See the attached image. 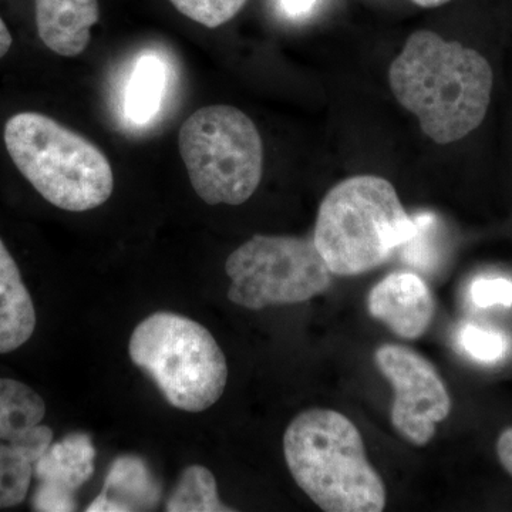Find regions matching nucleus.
Here are the masks:
<instances>
[{
    "instance_id": "nucleus-2",
    "label": "nucleus",
    "mask_w": 512,
    "mask_h": 512,
    "mask_svg": "<svg viewBox=\"0 0 512 512\" xmlns=\"http://www.w3.org/2000/svg\"><path fill=\"white\" fill-rule=\"evenodd\" d=\"M286 464L303 493L326 512H380L386 487L370 464L359 429L345 414L311 409L284 436Z\"/></svg>"
},
{
    "instance_id": "nucleus-19",
    "label": "nucleus",
    "mask_w": 512,
    "mask_h": 512,
    "mask_svg": "<svg viewBox=\"0 0 512 512\" xmlns=\"http://www.w3.org/2000/svg\"><path fill=\"white\" fill-rule=\"evenodd\" d=\"M413 220L416 222V234L400 248L403 261L420 271H430L439 258L436 248L437 218L431 212H423Z\"/></svg>"
},
{
    "instance_id": "nucleus-1",
    "label": "nucleus",
    "mask_w": 512,
    "mask_h": 512,
    "mask_svg": "<svg viewBox=\"0 0 512 512\" xmlns=\"http://www.w3.org/2000/svg\"><path fill=\"white\" fill-rule=\"evenodd\" d=\"M493 69L477 50L446 42L430 30L407 39L389 70L396 100L420 121L434 143L446 146L481 126L493 90Z\"/></svg>"
},
{
    "instance_id": "nucleus-24",
    "label": "nucleus",
    "mask_w": 512,
    "mask_h": 512,
    "mask_svg": "<svg viewBox=\"0 0 512 512\" xmlns=\"http://www.w3.org/2000/svg\"><path fill=\"white\" fill-rule=\"evenodd\" d=\"M10 46H12V35H10L8 26L3 22V19L0 18V59L3 56H6V53L9 52Z\"/></svg>"
},
{
    "instance_id": "nucleus-23",
    "label": "nucleus",
    "mask_w": 512,
    "mask_h": 512,
    "mask_svg": "<svg viewBox=\"0 0 512 512\" xmlns=\"http://www.w3.org/2000/svg\"><path fill=\"white\" fill-rule=\"evenodd\" d=\"M318 0H281L282 9L291 18H302L311 13Z\"/></svg>"
},
{
    "instance_id": "nucleus-3",
    "label": "nucleus",
    "mask_w": 512,
    "mask_h": 512,
    "mask_svg": "<svg viewBox=\"0 0 512 512\" xmlns=\"http://www.w3.org/2000/svg\"><path fill=\"white\" fill-rule=\"evenodd\" d=\"M414 234L416 222L392 183L356 175L323 198L313 239L333 275L356 276L386 264Z\"/></svg>"
},
{
    "instance_id": "nucleus-5",
    "label": "nucleus",
    "mask_w": 512,
    "mask_h": 512,
    "mask_svg": "<svg viewBox=\"0 0 512 512\" xmlns=\"http://www.w3.org/2000/svg\"><path fill=\"white\" fill-rule=\"evenodd\" d=\"M128 352L167 402L184 412L210 409L227 386V359L217 340L200 323L177 313L148 316L134 329Z\"/></svg>"
},
{
    "instance_id": "nucleus-8",
    "label": "nucleus",
    "mask_w": 512,
    "mask_h": 512,
    "mask_svg": "<svg viewBox=\"0 0 512 512\" xmlns=\"http://www.w3.org/2000/svg\"><path fill=\"white\" fill-rule=\"evenodd\" d=\"M375 362L394 389L390 413L394 430L413 446H427L437 424L451 412L450 394L440 373L426 357L402 345L380 346Z\"/></svg>"
},
{
    "instance_id": "nucleus-10",
    "label": "nucleus",
    "mask_w": 512,
    "mask_h": 512,
    "mask_svg": "<svg viewBox=\"0 0 512 512\" xmlns=\"http://www.w3.org/2000/svg\"><path fill=\"white\" fill-rule=\"evenodd\" d=\"M367 309L394 335L403 339H417L430 328L436 303L429 286L419 275L394 272L369 293Z\"/></svg>"
},
{
    "instance_id": "nucleus-17",
    "label": "nucleus",
    "mask_w": 512,
    "mask_h": 512,
    "mask_svg": "<svg viewBox=\"0 0 512 512\" xmlns=\"http://www.w3.org/2000/svg\"><path fill=\"white\" fill-rule=\"evenodd\" d=\"M165 510L170 512L234 511L221 503L214 474L202 466L185 468Z\"/></svg>"
},
{
    "instance_id": "nucleus-6",
    "label": "nucleus",
    "mask_w": 512,
    "mask_h": 512,
    "mask_svg": "<svg viewBox=\"0 0 512 512\" xmlns=\"http://www.w3.org/2000/svg\"><path fill=\"white\" fill-rule=\"evenodd\" d=\"M178 144L192 188L207 204H244L261 184V134L237 107L195 111L181 126Z\"/></svg>"
},
{
    "instance_id": "nucleus-20",
    "label": "nucleus",
    "mask_w": 512,
    "mask_h": 512,
    "mask_svg": "<svg viewBox=\"0 0 512 512\" xmlns=\"http://www.w3.org/2000/svg\"><path fill=\"white\" fill-rule=\"evenodd\" d=\"M178 12L202 26L214 29L234 19L247 0H170Z\"/></svg>"
},
{
    "instance_id": "nucleus-22",
    "label": "nucleus",
    "mask_w": 512,
    "mask_h": 512,
    "mask_svg": "<svg viewBox=\"0 0 512 512\" xmlns=\"http://www.w3.org/2000/svg\"><path fill=\"white\" fill-rule=\"evenodd\" d=\"M497 456L501 466L512 477V427L504 430L497 441Z\"/></svg>"
},
{
    "instance_id": "nucleus-21",
    "label": "nucleus",
    "mask_w": 512,
    "mask_h": 512,
    "mask_svg": "<svg viewBox=\"0 0 512 512\" xmlns=\"http://www.w3.org/2000/svg\"><path fill=\"white\" fill-rule=\"evenodd\" d=\"M470 298L481 309L512 306V281L503 276H481L471 284Z\"/></svg>"
},
{
    "instance_id": "nucleus-11",
    "label": "nucleus",
    "mask_w": 512,
    "mask_h": 512,
    "mask_svg": "<svg viewBox=\"0 0 512 512\" xmlns=\"http://www.w3.org/2000/svg\"><path fill=\"white\" fill-rule=\"evenodd\" d=\"M40 40L56 55H82L99 22V0H35Z\"/></svg>"
},
{
    "instance_id": "nucleus-9",
    "label": "nucleus",
    "mask_w": 512,
    "mask_h": 512,
    "mask_svg": "<svg viewBox=\"0 0 512 512\" xmlns=\"http://www.w3.org/2000/svg\"><path fill=\"white\" fill-rule=\"evenodd\" d=\"M94 458L96 450L87 434H69L50 444L35 466L39 480L33 497L35 511L76 510L74 494L92 478Z\"/></svg>"
},
{
    "instance_id": "nucleus-16",
    "label": "nucleus",
    "mask_w": 512,
    "mask_h": 512,
    "mask_svg": "<svg viewBox=\"0 0 512 512\" xmlns=\"http://www.w3.org/2000/svg\"><path fill=\"white\" fill-rule=\"evenodd\" d=\"M165 89L164 64L156 56L138 60L126 92V114L134 123L144 124L156 116Z\"/></svg>"
},
{
    "instance_id": "nucleus-18",
    "label": "nucleus",
    "mask_w": 512,
    "mask_h": 512,
    "mask_svg": "<svg viewBox=\"0 0 512 512\" xmlns=\"http://www.w3.org/2000/svg\"><path fill=\"white\" fill-rule=\"evenodd\" d=\"M458 348L483 365H495L507 356L510 340L498 330L464 323L457 332Z\"/></svg>"
},
{
    "instance_id": "nucleus-14",
    "label": "nucleus",
    "mask_w": 512,
    "mask_h": 512,
    "mask_svg": "<svg viewBox=\"0 0 512 512\" xmlns=\"http://www.w3.org/2000/svg\"><path fill=\"white\" fill-rule=\"evenodd\" d=\"M53 443V430L40 426L29 439L0 446V510L25 501L37 460Z\"/></svg>"
},
{
    "instance_id": "nucleus-15",
    "label": "nucleus",
    "mask_w": 512,
    "mask_h": 512,
    "mask_svg": "<svg viewBox=\"0 0 512 512\" xmlns=\"http://www.w3.org/2000/svg\"><path fill=\"white\" fill-rule=\"evenodd\" d=\"M45 414V402L28 384L0 379V440L29 439L42 426Z\"/></svg>"
},
{
    "instance_id": "nucleus-7",
    "label": "nucleus",
    "mask_w": 512,
    "mask_h": 512,
    "mask_svg": "<svg viewBox=\"0 0 512 512\" xmlns=\"http://www.w3.org/2000/svg\"><path fill=\"white\" fill-rule=\"evenodd\" d=\"M228 299L251 311L311 301L332 285L313 237L254 235L228 256Z\"/></svg>"
},
{
    "instance_id": "nucleus-13",
    "label": "nucleus",
    "mask_w": 512,
    "mask_h": 512,
    "mask_svg": "<svg viewBox=\"0 0 512 512\" xmlns=\"http://www.w3.org/2000/svg\"><path fill=\"white\" fill-rule=\"evenodd\" d=\"M36 328L32 296L19 266L0 239V355L22 348Z\"/></svg>"
},
{
    "instance_id": "nucleus-4",
    "label": "nucleus",
    "mask_w": 512,
    "mask_h": 512,
    "mask_svg": "<svg viewBox=\"0 0 512 512\" xmlns=\"http://www.w3.org/2000/svg\"><path fill=\"white\" fill-rule=\"evenodd\" d=\"M5 144L23 177L60 210H94L113 194V170L103 151L45 114L10 117Z\"/></svg>"
},
{
    "instance_id": "nucleus-25",
    "label": "nucleus",
    "mask_w": 512,
    "mask_h": 512,
    "mask_svg": "<svg viewBox=\"0 0 512 512\" xmlns=\"http://www.w3.org/2000/svg\"><path fill=\"white\" fill-rule=\"evenodd\" d=\"M416 5L421 8H437V6L444 5V3L450 2V0H413Z\"/></svg>"
},
{
    "instance_id": "nucleus-12",
    "label": "nucleus",
    "mask_w": 512,
    "mask_h": 512,
    "mask_svg": "<svg viewBox=\"0 0 512 512\" xmlns=\"http://www.w3.org/2000/svg\"><path fill=\"white\" fill-rule=\"evenodd\" d=\"M161 488L146 461L136 456L117 458L107 474L106 485L89 505V512L153 510Z\"/></svg>"
}]
</instances>
